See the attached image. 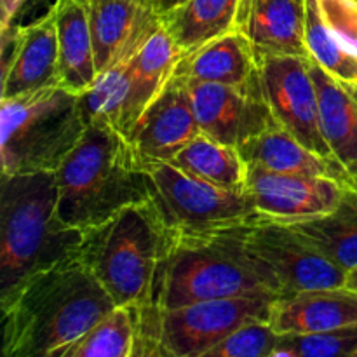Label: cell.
Listing matches in <instances>:
<instances>
[{"mask_svg": "<svg viewBox=\"0 0 357 357\" xmlns=\"http://www.w3.org/2000/svg\"><path fill=\"white\" fill-rule=\"evenodd\" d=\"M356 357H357V356H356Z\"/></svg>", "mask_w": 357, "mask_h": 357, "instance_id": "obj_37", "label": "cell"}, {"mask_svg": "<svg viewBox=\"0 0 357 357\" xmlns=\"http://www.w3.org/2000/svg\"><path fill=\"white\" fill-rule=\"evenodd\" d=\"M185 2H187V0H150V3L153 6V9L160 14V17L166 16V14H169V13H173L174 9H178V7Z\"/></svg>", "mask_w": 357, "mask_h": 357, "instance_id": "obj_32", "label": "cell"}, {"mask_svg": "<svg viewBox=\"0 0 357 357\" xmlns=\"http://www.w3.org/2000/svg\"><path fill=\"white\" fill-rule=\"evenodd\" d=\"M351 174H352V178H354V183H356V188H357V167H354V169L351 171Z\"/></svg>", "mask_w": 357, "mask_h": 357, "instance_id": "obj_35", "label": "cell"}, {"mask_svg": "<svg viewBox=\"0 0 357 357\" xmlns=\"http://www.w3.org/2000/svg\"><path fill=\"white\" fill-rule=\"evenodd\" d=\"M89 232L58 216L52 171L2 174L0 183V302L26 281L79 257Z\"/></svg>", "mask_w": 357, "mask_h": 357, "instance_id": "obj_3", "label": "cell"}, {"mask_svg": "<svg viewBox=\"0 0 357 357\" xmlns=\"http://www.w3.org/2000/svg\"><path fill=\"white\" fill-rule=\"evenodd\" d=\"M192 108L204 135L243 146L261 132L278 128L261 82V73L239 86L187 80Z\"/></svg>", "mask_w": 357, "mask_h": 357, "instance_id": "obj_10", "label": "cell"}, {"mask_svg": "<svg viewBox=\"0 0 357 357\" xmlns=\"http://www.w3.org/2000/svg\"><path fill=\"white\" fill-rule=\"evenodd\" d=\"M171 162L216 187L246 192L248 162L239 149L201 132Z\"/></svg>", "mask_w": 357, "mask_h": 357, "instance_id": "obj_25", "label": "cell"}, {"mask_svg": "<svg viewBox=\"0 0 357 357\" xmlns=\"http://www.w3.org/2000/svg\"><path fill=\"white\" fill-rule=\"evenodd\" d=\"M260 0H241L239 3V13H237V28H241L244 24V21L250 16L251 9H253Z\"/></svg>", "mask_w": 357, "mask_h": 357, "instance_id": "obj_33", "label": "cell"}, {"mask_svg": "<svg viewBox=\"0 0 357 357\" xmlns=\"http://www.w3.org/2000/svg\"><path fill=\"white\" fill-rule=\"evenodd\" d=\"M278 296L253 295L204 300L169 310L135 307L136 356L206 357L213 347L250 321L268 319Z\"/></svg>", "mask_w": 357, "mask_h": 357, "instance_id": "obj_7", "label": "cell"}, {"mask_svg": "<svg viewBox=\"0 0 357 357\" xmlns=\"http://www.w3.org/2000/svg\"><path fill=\"white\" fill-rule=\"evenodd\" d=\"M232 230L278 296L345 284L347 271L289 225L260 218Z\"/></svg>", "mask_w": 357, "mask_h": 357, "instance_id": "obj_9", "label": "cell"}, {"mask_svg": "<svg viewBox=\"0 0 357 357\" xmlns=\"http://www.w3.org/2000/svg\"><path fill=\"white\" fill-rule=\"evenodd\" d=\"M239 152L248 164H257L279 173L331 178L356 188L351 171L340 160L314 152L281 126L244 143L239 146Z\"/></svg>", "mask_w": 357, "mask_h": 357, "instance_id": "obj_18", "label": "cell"}, {"mask_svg": "<svg viewBox=\"0 0 357 357\" xmlns=\"http://www.w3.org/2000/svg\"><path fill=\"white\" fill-rule=\"evenodd\" d=\"M239 3L241 0H187L162 16V26L185 56L237 28Z\"/></svg>", "mask_w": 357, "mask_h": 357, "instance_id": "obj_23", "label": "cell"}, {"mask_svg": "<svg viewBox=\"0 0 357 357\" xmlns=\"http://www.w3.org/2000/svg\"><path fill=\"white\" fill-rule=\"evenodd\" d=\"M356 357L357 324L319 333L281 335L274 357Z\"/></svg>", "mask_w": 357, "mask_h": 357, "instance_id": "obj_28", "label": "cell"}, {"mask_svg": "<svg viewBox=\"0 0 357 357\" xmlns=\"http://www.w3.org/2000/svg\"><path fill=\"white\" fill-rule=\"evenodd\" d=\"M345 288L352 289V291L357 293V267L347 271V275H345Z\"/></svg>", "mask_w": 357, "mask_h": 357, "instance_id": "obj_34", "label": "cell"}, {"mask_svg": "<svg viewBox=\"0 0 357 357\" xmlns=\"http://www.w3.org/2000/svg\"><path fill=\"white\" fill-rule=\"evenodd\" d=\"M349 185L331 178L289 174L248 164L246 190L261 218L272 222H309L330 215L340 206Z\"/></svg>", "mask_w": 357, "mask_h": 357, "instance_id": "obj_12", "label": "cell"}, {"mask_svg": "<svg viewBox=\"0 0 357 357\" xmlns=\"http://www.w3.org/2000/svg\"><path fill=\"white\" fill-rule=\"evenodd\" d=\"M59 47L54 10L37 21L2 30V89L0 100L59 86Z\"/></svg>", "mask_w": 357, "mask_h": 357, "instance_id": "obj_13", "label": "cell"}, {"mask_svg": "<svg viewBox=\"0 0 357 357\" xmlns=\"http://www.w3.org/2000/svg\"><path fill=\"white\" fill-rule=\"evenodd\" d=\"M309 59L298 56L258 58L265 96L282 129L314 152L335 157L321 131L319 103Z\"/></svg>", "mask_w": 357, "mask_h": 357, "instance_id": "obj_11", "label": "cell"}, {"mask_svg": "<svg viewBox=\"0 0 357 357\" xmlns=\"http://www.w3.org/2000/svg\"><path fill=\"white\" fill-rule=\"evenodd\" d=\"M59 47V86L82 94L98 77L87 0H54Z\"/></svg>", "mask_w": 357, "mask_h": 357, "instance_id": "obj_21", "label": "cell"}, {"mask_svg": "<svg viewBox=\"0 0 357 357\" xmlns=\"http://www.w3.org/2000/svg\"><path fill=\"white\" fill-rule=\"evenodd\" d=\"M115 302L82 255L24 282L0 302L6 357H59Z\"/></svg>", "mask_w": 357, "mask_h": 357, "instance_id": "obj_1", "label": "cell"}, {"mask_svg": "<svg viewBox=\"0 0 357 357\" xmlns=\"http://www.w3.org/2000/svg\"><path fill=\"white\" fill-rule=\"evenodd\" d=\"M174 73L187 80L239 86L260 73L253 44L243 30L234 28L178 61Z\"/></svg>", "mask_w": 357, "mask_h": 357, "instance_id": "obj_19", "label": "cell"}, {"mask_svg": "<svg viewBox=\"0 0 357 357\" xmlns=\"http://www.w3.org/2000/svg\"><path fill=\"white\" fill-rule=\"evenodd\" d=\"M98 73L129 61L162 26L150 0H87Z\"/></svg>", "mask_w": 357, "mask_h": 357, "instance_id": "obj_15", "label": "cell"}, {"mask_svg": "<svg viewBox=\"0 0 357 357\" xmlns=\"http://www.w3.org/2000/svg\"><path fill=\"white\" fill-rule=\"evenodd\" d=\"M289 227L344 271L357 267V188L349 187L330 215Z\"/></svg>", "mask_w": 357, "mask_h": 357, "instance_id": "obj_24", "label": "cell"}, {"mask_svg": "<svg viewBox=\"0 0 357 357\" xmlns=\"http://www.w3.org/2000/svg\"><path fill=\"white\" fill-rule=\"evenodd\" d=\"M253 295L278 296L232 229L215 234L171 230L149 309Z\"/></svg>", "mask_w": 357, "mask_h": 357, "instance_id": "obj_4", "label": "cell"}, {"mask_svg": "<svg viewBox=\"0 0 357 357\" xmlns=\"http://www.w3.org/2000/svg\"><path fill=\"white\" fill-rule=\"evenodd\" d=\"M305 37L310 58L349 89L357 91V54L328 26L317 0H305Z\"/></svg>", "mask_w": 357, "mask_h": 357, "instance_id": "obj_27", "label": "cell"}, {"mask_svg": "<svg viewBox=\"0 0 357 357\" xmlns=\"http://www.w3.org/2000/svg\"><path fill=\"white\" fill-rule=\"evenodd\" d=\"M138 324L132 305H115L59 357H136Z\"/></svg>", "mask_w": 357, "mask_h": 357, "instance_id": "obj_26", "label": "cell"}, {"mask_svg": "<svg viewBox=\"0 0 357 357\" xmlns=\"http://www.w3.org/2000/svg\"><path fill=\"white\" fill-rule=\"evenodd\" d=\"M169 234L153 202H142L89 232L80 255L115 305L149 307Z\"/></svg>", "mask_w": 357, "mask_h": 357, "instance_id": "obj_5", "label": "cell"}, {"mask_svg": "<svg viewBox=\"0 0 357 357\" xmlns=\"http://www.w3.org/2000/svg\"><path fill=\"white\" fill-rule=\"evenodd\" d=\"M58 216L93 232L129 206L152 201V183L131 142L103 121L87 124L82 138L54 171Z\"/></svg>", "mask_w": 357, "mask_h": 357, "instance_id": "obj_2", "label": "cell"}, {"mask_svg": "<svg viewBox=\"0 0 357 357\" xmlns=\"http://www.w3.org/2000/svg\"><path fill=\"white\" fill-rule=\"evenodd\" d=\"M24 0H0V30H7L20 13Z\"/></svg>", "mask_w": 357, "mask_h": 357, "instance_id": "obj_31", "label": "cell"}, {"mask_svg": "<svg viewBox=\"0 0 357 357\" xmlns=\"http://www.w3.org/2000/svg\"><path fill=\"white\" fill-rule=\"evenodd\" d=\"M152 183V202L171 230L215 234L261 218L246 192L216 187L185 173L173 162L145 164Z\"/></svg>", "mask_w": 357, "mask_h": 357, "instance_id": "obj_8", "label": "cell"}, {"mask_svg": "<svg viewBox=\"0 0 357 357\" xmlns=\"http://www.w3.org/2000/svg\"><path fill=\"white\" fill-rule=\"evenodd\" d=\"M261 56L310 58L305 37V0H260L239 28Z\"/></svg>", "mask_w": 357, "mask_h": 357, "instance_id": "obj_20", "label": "cell"}, {"mask_svg": "<svg viewBox=\"0 0 357 357\" xmlns=\"http://www.w3.org/2000/svg\"><path fill=\"white\" fill-rule=\"evenodd\" d=\"M352 91H354V89H352ZM354 96H356V100H357V91H354Z\"/></svg>", "mask_w": 357, "mask_h": 357, "instance_id": "obj_36", "label": "cell"}, {"mask_svg": "<svg viewBox=\"0 0 357 357\" xmlns=\"http://www.w3.org/2000/svg\"><path fill=\"white\" fill-rule=\"evenodd\" d=\"M268 321L279 335H303L357 324V293L345 286L310 288L272 302Z\"/></svg>", "mask_w": 357, "mask_h": 357, "instance_id": "obj_17", "label": "cell"}, {"mask_svg": "<svg viewBox=\"0 0 357 357\" xmlns=\"http://www.w3.org/2000/svg\"><path fill=\"white\" fill-rule=\"evenodd\" d=\"M328 26L357 54V0H317Z\"/></svg>", "mask_w": 357, "mask_h": 357, "instance_id": "obj_30", "label": "cell"}, {"mask_svg": "<svg viewBox=\"0 0 357 357\" xmlns=\"http://www.w3.org/2000/svg\"><path fill=\"white\" fill-rule=\"evenodd\" d=\"M309 70L317 91L319 122L331 153L352 171L357 167V100L354 91L331 77L312 58Z\"/></svg>", "mask_w": 357, "mask_h": 357, "instance_id": "obj_22", "label": "cell"}, {"mask_svg": "<svg viewBox=\"0 0 357 357\" xmlns=\"http://www.w3.org/2000/svg\"><path fill=\"white\" fill-rule=\"evenodd\" d=\"M181 58L183 51L178 47L166 28L160 26L136 52L135 58L126 63L122 79L124 96L117 122V129L126 138L146 107L166 87Z\"/></svg>", "mask_w": 357, "mask_h": 357, "instance_id": "obj_16", "label": "cell"}, {"mask_svg": "<svg viewBox=\"0 0 357 357\" xmlns=\"http://www.w3.org/2000/svg\"><path fill=\"white\" fill-rule=\"evenodd\" d=\"M201 132L187 82L173 73L132 126L128 139L143 164L171 162Z\"/></svg>", "mask_w": 357, "mask_h": 357, "instance_id": "obj_14", "label": "cell"}, {"mask_svg": "<svg viewBox=\"0 0 357 357\" xmlns=\"http://www.w3.org/2000/svg\"><path fill=\"white\" fill-rule=\"evenodd\" d=\"M281 335L268 319L243 324L213 347L206 357H274Z\"/></svg>", "mask_w": 357, "mask_h": 357, "instance_id": "obj_29", "label": "cell"}, {"mask_svg": "<svg viewBox=\"0 0 357 357\" xmlns=\"http://www.w3.org/2000/svg\"><path fill=\"white\" fill-rule=\"evenodd\" d=\"M86 128L80 94L61 86L0 100L2 174L54 173Z\"/></svg>", "mask_w": 357, "mask_h": 357, "instance_id": "obj_6", "label": "cell"}]
</instances>
